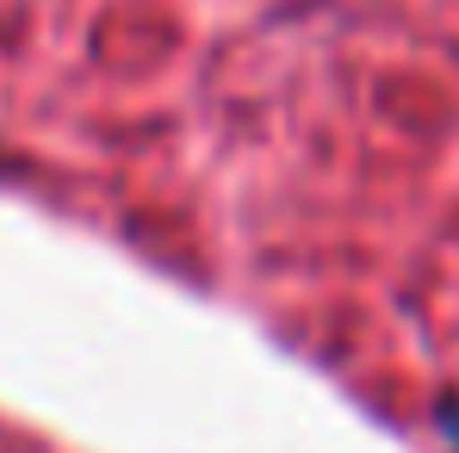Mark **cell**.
I'll list each match as a JSON object with an SVG mask.
<instances>
[{"label":"cell","mask_w":459,"mask_h":453,"mask_svg":"<svg viewBox=\"0 0 459 453\" xmlns=\"http://www.w3.org/2000/svg\"><path fill=\"white\" fill-rule=\"evenodd\" d=\"M441 429H447V441L459 448V397H447V404H441Z\"/></svg>","instance_id":"cell-1"}]
</instances>
